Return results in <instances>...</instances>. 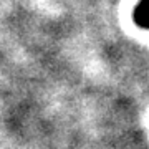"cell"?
<instances>
[{
  "label": "cell",
  "instance_id": "obj_1",
  "mask_svg": "<svg viewBox=\"0 0 149 149\" xmlns=\"http://www.w3.org/2000/svg\"><path fill=\"white\" fill-rule=\"evenodd\" d=\"M134 22L138 23L139 27L149 30V10H146V8L138 5L136 10H134Z\"/></svg>",
  "mask_w": 149,
  "mask_h": 149
},
{
  "label": "cell",
  "instance_id": "obj_2",
  "mask_svg": "<svg viewBox=\"0 0 149 149\" xmlns=\"http://www.w3.org/2000/svg\"><path fill=\"white\" fill-rule=\"evenodd\" d=\"M139 7H143V8H146V10H149V0H141V2H139Z\"/></svg>",
  "mask_w": 149,
  "mask_h": 149
}]
</instances>
